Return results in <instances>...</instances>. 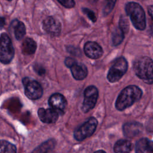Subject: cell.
Returning <instances> with one entry per match:
<instances>
[{
    "label": "cell",
    "instance_id": "9",
    "mask_svg": "<svg viewBox=\"0 0 153 153\" xmlns=\"http://www.w3.org/2000/svg\"><path fill=\"white\" fill-rule=\"evenodd\" d=\"M43 29L51 36H58L61 31V24L56 19L51 16L45 18L43 22Z\"/></svg>",
    "mask_w": 153,
    "mask_h": 153
},
{
    "label": "cell",
    "instance_id": "25",
    "mask_svg": "<svg viewBox=\"0 0 153 153\" xmlns=\"http://www.w3.org/2000/svg\"><path fill=\"white\" fill-rule=\"evenodd\" d=\"M60 4L66 8H72L75 6L74 0H57Z\"/></svg>",
    "mask_w": 153,
    "mask_h": 153
},
{
    "label": "cell",
    "instance_id": "30",
    "mask_svg": "<svg viewBox=\"0 0 153 153\" xmlns=\"http://www.w3.org/2000/svg\"><path fill=\"white\" fill-rule=\"evenodd\" d=\"M5 19L3 17H0V29L5 25Z\"/></svg>",
    "mask_w": 153,
    "mask_h": 153
},
{
    "label": "cell",
    "instance_id": "4",
    "mask_svg": "<svg viewBox=\"0 0 153 153\" xmlns=\"http://www.w3.org/2000/svg\"><path fill=\"white\" fill-rule=\"evenodd\" d=\"M14 55V49L11 39L7 34L2 33L0 36V62L8 64L11 62Z\"/></svg>",
    "mask_w": 153,
    "mask_h": 153
},
{
    "label": "cell",
    "instance_id": "6",
    "mask_svg": "<svg viewBox=\"0 0 153 153\" xmlns=\"http://www.w3.org/2000/svg\"><path fill=\"white\" fill-rule=\"evenodd\" d=\"M97 121L94 117L89 118L74 131V136L78 141H81L91 136L97 126Z\"/></svg>",
    "mask_w": 153,
    "mask_h": 153
},
{
    "label": "cell",
    "instance_id": "10",
    "mask_svg": "<svg viewBox=\"0 0 153 153\" xmlns=\"http://www.w3.org/2000/svg\"><path fill=\"white\" fill-rule=\"evenodd\" d=\"M48 103L51 108L56 110L59 114H63L67 106L65 97L60 93L52 94L49 98Z\"/></svg>",
    "mask_w": 153,
    "mask_h": 153
},
{
    "label": "cell",
    "instance_id": "28",
    "mask_svg": "<svg viewBox=\"0 0 153 153\" xmlns=\"http://www.w3.org/2000/svg\"><path fill=\"white\" fill-rule=\"evenodd\" d=\"M34 68H35V70L36 71V72L39 75H42L45 72V69L42 66H40L39 65H36Z\"/></svg>",
    "mask_w": 153,
    "mask_h": 153
},
{
    "label": "cell",
    "instance_id": "27",
    "mask_svg": "<svg viewBox=\"0 0 153 153\" xmlns=\"http://www.w3.org/2000/svg\"><path fill=\"white\" fill-rule=\"evenodd\" d=\"M76 60L71 57H67L66 58V59L65 60V63L66 65V66L68 68H70L73 64L75 62Z\"/></svg>",
    "mask_w": 153,
    "mask_h": 153
},
{
    "label": "cell",
    "instance_id": "29",
    "mask_svg": "<svg viewBox=\"0 0 153 153\" xmlns=\"http://www.w3.org/2000/svg\"><path fill=\"white\" fill-rule=\"evenodd\" d=\"M148 11L149 14L150 15L152 19L153 20V5L149 6L148 8Z\"/></svg>",
    "mask_w": 153,
    "mask_h": 153
},
{
    "label": "cell",
    "instance_id": "19",
    "mask_svg": "<svg viewBox=\"0 0 153 153\" xmlns=\"http://www.w3.org/2000/svg\"><path fill=\"white\" fill-rule=\"evenodd\" d=\"M55 145L56 141L54 139H49L36 147L32 153H48L54 148Z\"/></svg>",
    "mask_w": 153,
    "mask_h": 153
},
{
    "label": "cell",
    "instance_id": "17",
    "mask_svg": "<svg viewBox=\"0 0 153 153\" xmlns=\"http://www.w3.org/2000/svg\"><path fill=\"white\" fill-rule=\"evenodd\" d=\"M11 27H13L14 33L17 40L22 39L26 33V28L25 25L20 21L14 20L12 22Z\"/></svg>",
    "mask_w": 153,
    "mask_h": 153
},
{
    "label": "cell",
    "instance_id": "11",
    "mask_svg": "<svg viewBox=\"0 0 153 153\" xmlns=\"http://www.w3.org/2000/svg\"><path fill=\"white\" fill-rule=\"evenodd\" d=\"M38 115L41 121L43 123L51 124L56 122L59 113L53 108H39L38 111Z\"/></svg>",
    "mask_w": 153,
    "mask_h": 153
},
{
    "label": "cell",
    "instance_id": "3",
    "mask_svg": "<svg viewBox=\"0 0 153 153\" xmlns=\"http://www.w3.org/2000/svg\"><path fill=\"white\" fill-rule=\"evenodd\" d=\"M125 10L134 27L138 30H144L146 27V19L142 7L136 2H130L126 4Z\"/></svg>",
    "mask_w": 153,
    "mask_h": 153
},
{
    "label": "cell",
    "instance_id": "12",
    "mask_svg": "<svg viewBox=\"0 0 153 153\" xmlns=\"http://www.w3.org/2000/svg\"><path fill=\"white\" fill-rule=\"evenodd\" d=\"M84 51L87 57L93 59H98L103 54L102 47L97 42L93 41L87 42L84 45Z\"/></svg>",
    "mask_w": 153,
    "mask_h": 153
},
{
    "label": "cell",
    "instance_id": "15",
    "mask_svg": "<svg viewBox=\"0 0 153 153\" xmlns=\"http://www.w3.org/2000/svg\"><path fill=\"white\" fill-rule=\"evenodd\" d=\"M136 153H153V141L143 137L136 143Z\"/></svg>",
    "mask_w": 153,
    "mask_h": 153
},
{
    "label": "cell",
    "instance_id": "14",
    "mask_svg": "<svg viewBox=\"0 0 153 153\" xmlns=\"http://www.w3.org/2000/svg\"><path fill=\"white\" fill-rule=\"evenodd\" d=\"M69 68L73 77L77 80H82L87 75L88 71L87 67L83 63L75 61Z\"/></svg>",
    "mask_w": 153,
    "mask_h": 153
},
{
    "label": "cell",
    "instance_id": "18",
    "mask_svg": "<svg viewBox=\"0 0 153 153\" xmlns=\"http://www.w3.org/2000/svg\"><path fill=\"white\" fill-rule=\"evenodd\" d=\"M36 48V44L32 38H26L22 43V49L23 53L27 55L32 54L35 53Z\"/></svg>",
    "mask_w": 153,
    "mask_h": 153
},
{
    "label": "cell",
    "instance_id": "20",
    "mask_svg": "<svg viewBox=\"0 0 153 153\" xmlns=\"http://www.w3.org/2000/svg\"><path fill=\"white\" fill-rule=\"evenodd\" d=\"M0 153H16V148L7 140H0Z\"/></svg>",
    "mask_w": 153,
    "mask_h": 153
},
{
    "label": "cell",
    "instance_id": "26",
    "mask_svg": "<svg viewBox=\"0 0 153 153\" xmlns=\"http://www.w3.org/2000/svg\"><path fill=\"white\" fill-rule=\"evenodd\" d=\"M67 50L69 53H70L72 54H74L75 56H78L81 54V52L79 51V50H78V48L74 47H71V46H69L67 47Z\"/></svg>",
    "mask_w": 153,
    "mask_h": 153
},
{
    "label": "cell",
    "instance_id": "32",
    "mask_svg": "<svg viewBox=\"0 0 153 153\" xmlns=\"http://www.w3.org/2000/svg\"><path fill=\"white\" fill-rule=\"evenodd\" d=\"M8 1H11V0H8Z\"/></svg>",
    "mask_w": 153,
    "mask_h": 153
},
{
    "label": "cell",
    "instance_id": "7",
    "mask_svg": "<svg viewBox=\"0 0 153 153\" xmlns=\"http://www.w3.org/2000/svg\"><path fill=\"white\" fill-rule=\"evenodd\" d=\"M23 84L25 86V93L30 99H39L43 93L41 85L36 81L30 80L27 77L23 79Z\"/></svg>",
    "mask_w": 153,
    "mask_h": 153
},
{
    "label": "cell",
    "instance_id": "31",
    "mask_svg": "<svg viewBox=\"0 0 153 153\" xmlns=\"http://www.w3.org/2000/svg\"><path fill=\"white\" fill-rule=\"evenodd\" d=\"M94 153H106V152L103 150H98V151L94 152Z\"/></svg>",
    "mask_w": 153,
    "mask_h": 153
},
{
    "label": "cell",
    "instance_id": "2",
    "mask_svg": "<svg viewBox=\"0 0 153 153\" xmlns=\"http://www.w3.org/2000/svg\"><path fill=\"white\" fill-rule=\"evenodd\" d=\"M133 70L144 82L153 84V60L151 58L142 56L136 59L133 63Z\"/></svg>",
    "mask_w": 153,
    "mask_h": 153
},
{
    "label": "cell",
    "instance_id": "1",
    "mask_svg": "<svg viewBox=\"0 0 153 153\" xmlns=\"http://www.w3.org/2000/svg\"><path fill=\"white\" fill-rule=\"evenodd\" d=\"M142 91L136 85H128L119 94L116 102L115 108L118 111H123L131 106L142 97Z\"/></svg>",
    "mask_w": 153,
    "mask_h": 153
},
{
    "label": "cell",
    "instance_id": "22",
    "mask_svg": "<svg viewBox=\"0 0 153 153\" xmlns=\"http://www.w3.org/2000/svg\"><path fill=\"white\" fill-rule=\"evenodd\" d=\"M117 0H105V4L103 8V13L105 16L109 14L113 10Z\"/></svg>",
    "mask_w": 153,
    "mask_h": 153
},
{
    "label": "cell",
    "instance_id": "5",
    "mask_svg": "<svg viewBox=\"0 0 153 153\" xmlns=\"http://www.w3.org/2000/svg\"><path fill=\"white\" fill-rule=\"evenodd\" d=\"M128 64L126 59L120 57L116 59L109 69L107 78L111 82H115L121 79L127 70Z\"/></svg>",
    "mask_w": 153,
    "mask_h": 153
},
{
    "label": "cell",
    "instance_id": "23",
    "mask_svg": "<svg viewBox=\"0 0 153 153\" xmlns=\"http://www.w3.org/2000/svg\"><path fill=\"white\" fill-rule=\"evenodd\" d=\"M119 28L124 32V33L127 32L128 30L129 23L127 19L124 16H122L120 17L119 22Z\"/></svg>",
    "mask_w": 153,
    "mask_h": 153
},
{
    "label": "cell",
    "instance_id": "13",
    "mask_svg": "<svg viewBox=\"0 0 153 153\" xmlns=\"http://www.w3.org/2000/svg\"><path fill=\"white\" fill-rule=\"evenodd\" d=\"M142 124L137 122H129L125 123L123 126V131L125 136L133 137L138 135L142 130Z\"/></svg>",
    "mask_w": 153,
    "mask_h": 153
},
{
    "label": "cell",
    "instance_id": "16",
    "mask_svg": "<svg viewBox=\"0 0 153 153\" xmlns=\"http://www.w3.org/2000/svg\"><path fill=\"white\" fill-rule=\"evenodd\" d=\"M133 149L132 143L127 139L118 140L114 145L115 153H130Z\"/></svg>",
    "mask_w": 153,
    "mask_h": 153
},
{
    "label": "cell",
    "instance_id": "24",
    "mask_svg": "<svg viewBox=\"0 0 153 153\" xmlns=\"http://www.w3.org/2000/svg\"><path fill=\"white\" fill-rule=\"evenodd\" d=\"M82 11L84 13H85L87 15V16L89 18V19L91 20L93 22H95L96 21V17L93 11L88 8H82Z\"/></svg>",
    "mask_w": 153,
    "mask_h": 153
},
{
    "label": "cell",
    "instance_id": "21",
    "mask_svg": "<svg viewBox=\"0 0 153 153\" xmlns=\"http://www.w3.org/2000/svg\"><path fill=\"white\" fill-rule=\"evenodd\" d=\"M124 32L118 27L116 28L112 35V42L114 45H118L124 39Z\"/></svg>",
    "mask_w": 153,
    "mask_h": 153
},
{
    "label": "cell",
    "instance_id": "8",
    "mask_svg": "<svg viewBox=\"0 0 153 153\" xmlns=\"http://www.w3.org/2000/svg\"><path fill=\"white\" fill-rule=\"evenodd\" d=\"M98 90L95 86L87 87L84 92V100L82 105V110L86 113L92 109L97 102L98 98Z\"/></svg>",
    "mask_w": 153,
    "mask_h": 153
}]
</instances>
